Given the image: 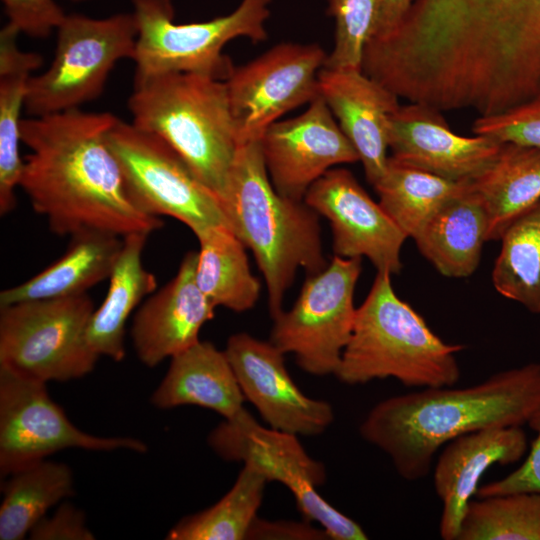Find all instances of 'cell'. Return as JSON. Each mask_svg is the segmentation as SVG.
<instances>
[{"label":"cell","instance_id":"obj_3","mask_svg":"<svg viewBox=\"0 0 540 540\" xmlns=\"http://www.w3.org/2000/svg\"><path fill=\"white\" fill-rule=\"evenodd\" d=\"M226 225L254 254L266 283L273 317L297 271L324 269L319 215L304 200L280 194L265 167L260 141L238 146L226 186L219 196Z\"/></svg>","mask_w":540,"mask_h":540},{"label":"cell","instance_id":"obj_12","mask_svg":"<svg viewBox=\"0 0 540 540\" xmlns=\"http://www.w3.org/2000/svg\"><path fill=\"white\" fill-rule=\"evenodd\" d=\"M66 449L146 453L148 447L137 438L97 436L79 429L49 396L45 382L0 367L1 476Z\"/></svg>","mask_w":540,"mask_h":540},{"label":"cell","instance_id":"obj_24","mask_svg":"<svg viewBox=\"0 0 540 540\" xmlns=\"http://www.w3.org/2000/svg\"><path fill=\"white\" fill-rule=\"evenodd\" d=\"M488 229L486 208L470 181L432 217L414 241L439 273L465 278L480 263Z\"/></svg>","mask_w":540,"mask_h":540},{"label":"cell","instance_id":"obj_41","mask_svg":"<svg viewBox=\"0 0 540 540\" xmlns=\"http://www.w3.org/2000/svg\"><path fill=\"white\" fill-rule=\"evenodd\" d=\"M72 1L80 2V1H86V0H72Z\"/></svg>","mask_w":540,"mask_h":540},{"label":"cell","instance_id":"obj_33","mask_svg":"<svg viewBox=\"0 0 540 540\" xmlns=\"http://www.w3.org/2000/svg\"><path fill=\"white\" fill-rule=\"evenodd\" d=\"M457 540H540V493L471 500Z\"/></svg>","mask_w":540,"mask_h":540},{"label":"cell","instance_id":"obj_13","mask_svg":"<svg viewBox=\"0 0 540 540\" xmlns=\"http://www.w3.org/2000/svg\"><path fill=\"white\" fill-rule=\"evenodd\" d=\"M326 58L317 43L283 42L233 68L224 81L238 145L260 141L282 115L315 99Z\"/></svg>","mask_w":540,"mask_h":540},{"label":"cell","instance_id":"obj_30","mask_svg":"<svg viewBox=\"0 0 540 540\" xmlns=\"http://www.w3.org/2000/svg\"><path fill=\"white\" fill-rule=\"evenodd\" d=\"M469 183L444 179L389 156L384 174L373 187L385 212L408 238L414 239Z\"/></svg>","mask_w":540,"mask_h":540},{"label":"cell","instance_id":"obj_23","mask_svg":"<svg viewBox=\"0 0 540 540\" xmlns=\"http://www.w3.org/2000/svg\"><path fill=\"white\" fill-rule=\"evenodd\" d=\"M119 237L93 230L72 235L67 251L58 260L25 282L3 290L0 306L85 294L110 277L123 246Z\"/></svg>","mask_w":540,"mask_h":540},{"label":"cell","instance_id":"obj_21","mask_svg":"<svg viewBox=\"0 0 540 540\" xmlns=\"http://www.w3.org/2000/svg\"><path fill=\"white\" fill-rule=\"evenodd\" d=\"M444 446L433 475L436 494L443 504L439 532L444 540H457L484 473L495 464L519 461L528 443L522 426H508L467 433Z\"/></svg>","mask_w":540,"mask_h":540},{"label":"cell","instance_id":"obj_14","mask_svg":"<svg viewBox=\"0 0 540 540\" xmlns=\"http://www.w3.org/2000/svg\"><path fill=\"white\" fill-rule=\"evenodd\" d=\"M303 200L329 221L334 255L366 257L377 272L401 271V249L408 237L348 169L327 171Z\"/></svg>","mask_w":540,"mask_h":540},{"label":"cell","instance_id":"obj_35","mask_svg":"<svg viewBox=\"0 0 540 540\" xmlns=\"http://www.w3.org/2000/svg\"><path fill=\"white\" fill-rule=\"evenodd\" d=\"M472 132L500 142L540 148V95L504 113L478 116Z\"/></svg>","mask_w":540,"mask_h":540},{"label":"cell","instance_id":"obj_19","mask_svg":"<svg viewBox=\"0 0 540 540\" xmlns=\"http://www.w3.org/2000/svg\"><path fill=\"white\" fill-rule=\"evenodd\" d=\"M197 252H188L176 275L151 295L133 317L130 336L140 362L159 365L200 341L204 324L215 316V306L195 280Z\"/></svg>","mask_w":540,"mask_h":540},{"label":"cell","instance_id":"obj_4","mask_svg":"<svg viewBox=\"0 0 540 540\" xmlns=\"http://www.w3.org/2000/svg\"><path fill=\"white\" fill-rule=\"evenodd\" d=\"M463 349L445 343L397 296L391 274L377 272L335 376L347 385L394 378L407 387L453 386L460 379L456 355Z\"/></svg>","mask_w":540,"mask_h":540},{"label":"cell","instance_id":"obj_1","mask_svg":"<svg viewBox=\"0 0 540 540\" xmlns=\"http://www.w3.org/2000/svg\"><path fill=\"white\" fill-rule=\"evenodd\" d=\"M118 118L72 109L29 116L21 140L30 150L20 188L58 235L101 231L125 237L163 226L136 202L107 135Z\"/></svg>","mask_w":540,"mask_h":540},{"label":"cell","instance_id":"obj_22","mask_svg":"<svg viewBox=\"0 0 540 540\" xmlns=\"http://www.w3.org/2000/svg\"><path fill=\"white\" fill-rule=\"evenodd\" d=\"M150 401L158 409L194 405L230 419L244 408L245 398L225 351L200 340L171 358Z\"/></svg>","mask_w":540,"mask_h":540},{"label":"cell","instance_id":"obj_16","mask_svg":"<svg viewBox=\"0 0 540 540\" xmlns=\"http://www.w3.org/2000/svg\"><path fill=\"white\" fill-rule=\"evenodd\" d=\"M224 351L245 400L270 428L315 436L332 424V406L306 396L298 388L285 365V354L271 341L236 333L229 337Z\"/></svg>","mask_w":540,"mask_h":540},{"label":"cell","instance_id":"obj_29","mask_svg":"<svg viewBox=\"0 0 540 540\" xmlns=\"http://www.w3.org/2000/svg\"><path fill=\"white\" fill-rule=\"evenodd\" d=\"M0 505V539L22 540L48 510L74 493L71 468L42 460L6 476Z\"/></svg>","mask_w":540,"mask_h":540},{"label":"cell","instance_id":"obj_36","mask_svg":"<svg viewBox=\"0 0 540 540\" xmlns=\"http://www.w3.org/2000/svg\"><path fill=\"white\" fill-rule=\"evenodd\" d=\"M7 24L33 38H46L60 26L66 13L55 0H1Z\"/></svg>","mask_w":540,"mask_h":540},{"label":"cell","instance_id":"obj_26","mask_svg":"<svg viewBox=\"0 0 540 540\" xmlns=\"http://www.w3.org/2000/svg\"><path fill=\"white\" fill-rule=\"evenodd\" d=\"M19 32L9 24L0 31V214L16 206V189L24 167L20 156L21 111L25 108L31 73L42 64L36 52L22 51Z\"/></svg>","mask_w":540,"mask_h":540},{"label":"cell","instance_id":"obj_34","mask_svg":"<svg viewBox=\"0 0 540 540\" xmlns=\"http://www.w3.org/2000/svg\"><path fill=\"white\" fill-rule=\"evenodd\" d=\"M334 19V44L324 64L330 69H362L363 52L370 39L376 0H325Z\"/></svg>","mask_w":540,"mask_h":540},{"label":"cell","instance_id":"obj_5","mask_svg":"<svg viewBox=\"0 0 540 540\" xmlns=\"http://www.w3.org/2000/svg\"><path fill=\"white\" fill-rule=\"evenodd\" d=\"M132 124L167 143L219 198L238 141L224 80L169 73L134 80Z\"/></svg>","mask_w":540,"mask_h":540},{"label":"cell","instance_id":"obj_6","mask_svg":"<svg viewBox=\"0 0 540 540\" xmlns=\"http://www.w3.org/2000/svg\"><path fill=\"white\" fill-rule=\"evenodd\" d=\"M272 0H242L229 14L181 23L171 0H132L137 25L134 80L169 73H193L225 80L233 67L223 53L228 42L267 38Z\"/></svg>","mask_w":540,"mask_h":540},{"label":"cell","instance_id":"obj_7","mask_svg":"<svg viewBox=\"0 0 540 540\" xmlns=\"http://www.w3.org/2000/svg\"><path fill=\"white\" fill-rule=\"evenodd\" d=\"M136 40L132 12L105 18L67 14L57 28L51 64L29 79L24 109L30 116H43L93 101L103 92L114 66L133 59Z\"/></svg>","mask_w":540,"mask_h":540},{"label":"cell","instance_id":"obj_10","mask_svg":"<svg viewBox=\"0 0 540 540\" xmlns=\"http://www.w3.org/2000/svg\"><path fill=\"white\" fill-rule=\"evenodd\" d=\"M361 261L334 255L324 269L307 276L293 306L273 317L269 341L294 354L307 373L335 375L339 368L355 322Z\"/></svg>","mask_w":540,"mask_h":540},{"label":"cell","instance_id":"obj_40","mask_svg":"<svg viewBox=\"0 0 540 540\" xmlns=\"http://www.w3.org/2000/svg\"><path fill=\"white\" fill-rule=\"evenodd\" d=\"M415 1L376 0L375 21L370 39L381 38L397 28Z\"/></svg>","mask_w":540,"mask_h":540},{"label":"cell","instance_id":"obj_18","mask_svg":"<svg viewBox=\"0 0 540 540\" xmlns=\"http://www.w3.org/2000/svg\"><path fill=\"white\" fill-rule=\"evenodd\" d=\"M503 142L453 132L442 111L418 102L391 115L388 145L394 160L444 179L472 181L495 159Z\"/></svg>","mask_w":540,"mask_h":540},{"label":"cell","instance_id":"obj_9","mask_svg":"<svg viewBox=\"0 0 540 540\" xmlns=\"http://www.w3.org/2000/svg\"><path fill=\"white\" fill-rule=\"evenodd\" d=\"M207 442L220 458L250 464L267 482L283 484L306 521L318 523L329 539H368L357 522L317 492V487L326 481L325 466L306 453L297 435L264 427L243 408L217 425Z\"/></svg>","mask_w":540,"mask_h":540},{"label":"cell","instance_id":"obj_27","mask_svg":"<svg viewBox=\"0 0 540 540\" xmlns=\"http://www.w3.org/2000/svg\"><path fill=\"white\" fill-rule=\"evenodd\" d=\"M489 220L488 241L540 200V148L503 142L493 162L474 180Z\"/></svg>","mask_w":540,"mask_h":540},{"label":"cell","instance_id":"obj_15","mask_svg":"<svg viewBox=\"0 0 540 540\" xmlns=\"http://www.w3.org/2000/svg\"><path fill=\"white\" fill-rule=\"evenodd\" d=\"M308 104L298 116L270 125L260 139L273 186L299 201L327 171L359 161L325 101L318 95Z\"/></svg>","mask_w":540,"mask_h":540},{"label":"cell","instance_id":"obj_8","mask_svg":"<svg viewBox=\"0 0 540 540\" xmlns=\"http://www.w3.org/2000/svg\"><path fill=\"white\" fill-rule=\"evenodd\" d=\"M94 310L86 293L0 306V367L45 383L86 376L99 359L85 338Z\"/></svg>","mask_w":540,"mask_h":540},{"label":"cell","instance_id":"obj_25","mask_svg":"<svg viewBox=\"0 0 540 540\" xmlns=\"http://www.w3.org/2000/svg\"><path fill=\"white\" fill-rule=\"evenodd\" d=\"M148 236L134 233L123 237L119 258L109 277L106 297L89 319L86 342L99 357H109L116 362L125 358L126 323L142 299L157 287L156 277L145 269L142 262Z\"/></svg>","mask_w":540,"mask_h":540},{"label":"cell","instance_id":"obj_38","mask_svg":"<svg viewBox=\"0 0 540 540\" xmlns=\"http://www.w3.org/2000/svg\"><path fill=\"white\" fill-rule=\"evenodd\" d=\"M33 540H93L85 513L63 501L51 516L43 517L29 533Z\"/></svg>","mask_w":540,"mask_h":540},{"label":"cell","instance_id":"obj_20","mask_svg":"<svg viewBox=\"0 0 540 540\" xmlns=\"http://www.w3.org/2000/svg\"><path fill=\"white\" fill-rule=\"evenodd\" d=\"M318 95L353 145L367 181L374 186L387 167L389 121L401 105L400 98L362 69L325 67L318 76Z\"/></svg>","mask_w":540,"mask_h":540},{"label":"cell","instance_id":"obj_31","mask_svg":"<svg viewBox=\"0 0 540 540\" xmlns=\"http://www.w3.org/2000/svg\"><path fill=\"white\" fill-rule=\"evenodd\" d=\"M492 270V282L503 297L540 313V200L504 230Z\"/></svg>","mask_w":540,"mask_h":540},{"label":"cell","instance_id":"obj_28","mask_svg":"<svg viewBox=\"0 0 540 540\" xmlns=\"http://www.w3.org/2000/svg\"><path fill=\"white\" fill-rule=\"evenodd\" d=\"M195 280L215 306L234 312L253 308L261 285L252 274L245 245L227 225L212 227L196 236Z\"/></svg>","mask_w":540,"mask_h":540},{"label":"cell","instance_id":"obj_11","mask_svg":"<svg viewBox=\"0 0 540 540\" xmlns=\"http://www.w3.org/2000/svg\"><path fill=\"white\" fill-rule=\"evenodd\" d=\"M107 141L130 192L146 213L172 217L195 236L226 225L217 195L158 136L118 118Z\"/></svg>","mask_w":540,"mask_h":540},{"label":"cell","instance_id":"obj_37","mask_svg":"<svg viewBox=\"0 0 540 540\" xmlns=\"http://www.w3.org/2000/svg\"><path fill=\"white\" fill-rule=\"evenodd\" d=\"M528 425L536 432V437L525 461L506 477L479 486L475 494L477 498L518 492L540 493V410Z\"/></svg>","mask_w":540,"mask_h":540},{"label":"cell","instance_id":"obj_2","mask_svg":"<svg viewBox=\"0 0 540 540\" xmlns=\"http://www.w3.org/2000/svg\"><path fill=\"white\" fill-rule=\"evenodd\" d=\"M539 410L540 363H529L472 386L421 388L382 400L359 433L389 456L403 479L417 481L449 441L481 429L523 426Z\"/></svg>","mask_w":540,"mask_h":540},{"label":"cell","instance_id":"obj_17","mask_svg":"<svg viewBox=\"0 0 540 540\" xmlns=\"http://www.w3.org/2000/svg\"><path fill=\"white\" fill-rule=\"evenodd\" d=\"M418 13L488 55L540 61V0H416Z\"/></svg>","mask_w":540,"mask_h":540},{"label":"cell","instance_id":"obj_39","mask_svg":"<svg viewBox=\"0 0 540 540\" xmlns=\"http://www.w3.org/2000/svg\"><path fill=\"white\" fill-rule=\"evenodd\" d=\"M327 538H329L327 533L321 527L316 529L308 521H267L257 517L246 539L321 540Z\"/></svg>","mask_w":540,"mask_h":540},{"label":"cell","instance_id":"obj_32","mask_svg":"<svg viewBox=\"0 0 540 540\" xmlns=\"http://www.w3.org/2000/svg\"><path fill=\"white\" fill-rule=\"evenodd\" d=\"M266 478L244 464L231 489L209 508L179 520L167 540H242L257 518Z\"/></svg>","mask_w":540,"mask_h":540}]
</instances>
